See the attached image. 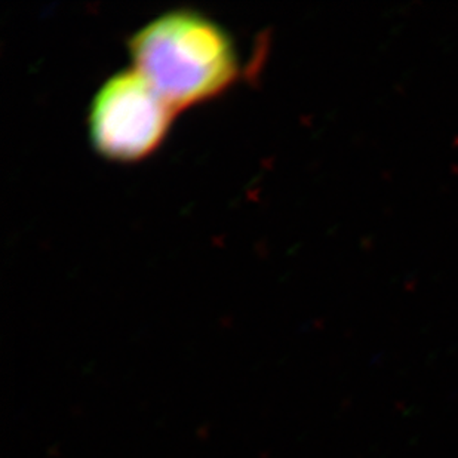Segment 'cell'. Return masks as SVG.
<instances>
[{
	"instance_id": "cell-1",
	"label": "cell",
	"mask_w": 458,
	"mask_h": 458,
	"mask_svg": "<svg viewBox=\"0 0 458 458\" xmlns=\"http://www.w3.org/2000/svg\"><path fill=\"white\" fill-rule=\"evenodd\" d=\"M132 69L178 113L223 96L238 82L241 58L229 31L205 13L175 9L128 40Z\"/></svg>"
},
{
	"instance_id": "cell-2",
	"label": "cell",
	"mask_w": 458,
	"mask_h": 458,
	"mask_svg": "<svg viewBox=\"0 0 458 458\" xmlns=\"http://www.w3.org/2000/svg\"><path fill=\"white\" fill-rule=\"evenodd\" d=\"M175 114L137 70H122L110 76L92 98L88 134L97 155L134 164L162 146Z\"/></svg>"
}]
</instances>
